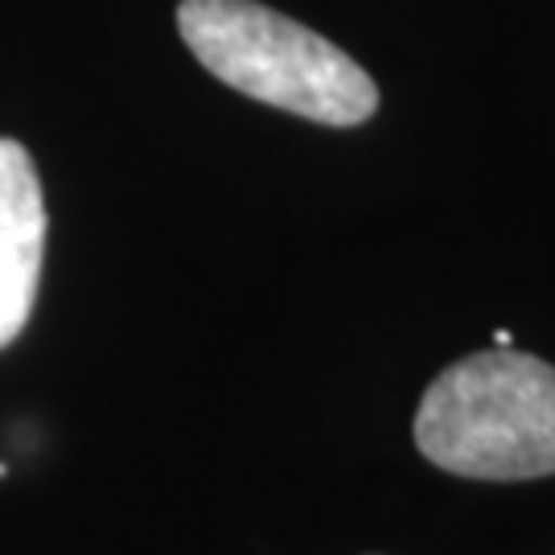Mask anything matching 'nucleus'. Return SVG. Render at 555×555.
Wrapping results in <instances>:
<instances>
[{
	"label": "nucleus",
	"instance_id": "f257e3e1",
	"mask_svg": "<svg viewBox=\"0 0 555 555\" xmlns=\"http://www.w3.org/2000/svg\"><path fill=\"white\" fill-rule=\"evenodd\" d=\"M178 29L190 54L227 87L330 128L378 112L375 79L334 41L256 0H181Z\"/></svg>",
	"mask_w": 555,
	"mask_h": 555
},
{
	"label": "nucleus",
	"instance_id": "f03ea898",
	"mask_svg": "<svg viewBox=\"0 0 555 555\" xmlns=\"http://www.w3.org/2000/svg\"><path fill=\"white\" fill-rule=\"evenodd\" d=\"M416 444L456 477L555 474V366L511 346L461 358L420 399Z\"/></svg>",
	"mask_w": 555,
	"mask_h": 555
},
{
	"label": "nucleus",
	"instance_id": "7ed1b4c3",
	"mask_svg": "<svg viewBox=\"0 0 555 555\" xmlns=\"http://www.w3.org/2000/svg\"><path fill=\"white\" fill-rule=\"evenodd\" d=\"M46 251V198L34 157L0 137V350L34 313Z\"/></svg>",
	"mask_w": 555,
	"mask_h": 555
},
{
	"label": "nucleus",
	"instance_id": "20e7f679",
	"mask_svg": "<svg viewBox=\"0 0 555 555\" xmlns=\"http://www.w3.org/2000/svg\"><path fill=\"white\" fill-rule=\"evenodd\" d=\"M511 341H515V337H511V330H498V334H494V346H511Z\"/></svg>",
	"mask_w": 555,
	"mask_h": 555
}]
</instances>
